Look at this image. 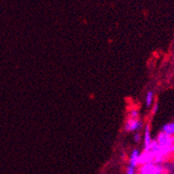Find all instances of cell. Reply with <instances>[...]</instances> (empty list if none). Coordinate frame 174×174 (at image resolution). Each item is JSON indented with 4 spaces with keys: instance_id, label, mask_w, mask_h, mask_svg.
Masks as SVG:
<instances>
[{
    "instance_id": "12",
    "label": "cell",
    "mask_w": 174,
    "mask_h": 174,
    "mask_svg": "<svg viewBox=\"0 0 174 174\" xmlns=\"http://www.w3.org/2000/svg\"><path fill=\"white\" fill-rule=\"evenodd\" d=\"M157 108H158V104H157V103H155V105H154V107H153V110H152V113H153V114L156 113V111H157Z\"/></svg>"
},
{
    "instance_id": "10",
    "label": "cell",
    "mask_w": 174,
    "mask_h": 174,
    "mask_svg": "<svg viewBox=\"0 0 174 174\" xmlns=\"http://www.w3.org/2000/svg\"><path fill=\"white\" fill-rule=\"evenodd\" d=\"M125 174H136L135 172V168L131 167L130 165H128L126 168V173Z\"/></svg>"
},
{
    "instance_id": "5",
    "label": "cell",
    "mask_w": 174,
    "mask_h": 174,
    "mask_svg": "<svg viewBox=\"0 0 174 174\" xmlns=\"http://www.w3.org/2000/svg\"><path fill=\"white\" fill-rule=\"evenodd\" d=\"M139 159H140V152L138 149H134L130 155L129 158V165L133 168H136L139 165Z\"/></svg>"
},
{
    "instance_id": "3",
    "label": "cell",
    "mask_w": 174,
    "mask_h": 174,
    "mask_svg": "<svg viewBox=\"0 0 174 174\" xmlns=\"http://www.w3.org/2000/svg\"><path fill=\"white\" fill-rule=\"evenodd\" d=\"M156 164L155 163H148L140 166V174H153L156 169Z\"/></svg>"
},
{
    "instance_id": "8",
    "label": "cell",
    "mask_w": 174,
    "mask_h": 174,
    "mask_svg": "<svg viewBox=\"0 0 174 174\" xmlns=\"http://www.w3.org/2000/svg\"><path fill=\"white\" fill-rule=\"evenodd\" d=\"M140 113L138 109H131L128 114V118L129 119H139Z\"/></svg>"
},
{
    "instance_id": "11",
    "label": "cell",
    "mask_w": 174,
    "mask_h": 174,
    "mask_svg": "<svg viewBox=\"0 0 174 174\" xmlns=\"http://www.w3.org/2000/svg\"><path fill=\"white\" fill-rule=\"evenodd\" d=\"M141 137V135H140V133H139V132H137L136 134L134 135V140L136 141V142H140V138Z\"/></svg>"
},
{
    "instance_id": "6",
    "label": "cell",
    "mask_w": 174,
    "mask_h": 174,
    "mask_svg": "<svg viewBox=\"0 0 174 174\" xmlns=\"http://www.w3.org/2000/svg\"><path fill=\"white\" fill-rule=\"evenodd\" d=\"M163 132L167 135H170V136L174 135V123H170V124H166L165 125H163Z\"/></svg>"
},
{
    "instance_id": "4",
    "label": "cell",
    "mask_w": 174,
    "mask_h": 174,
    "mask_svg": "<svg viewBox=\"0 0 174 174\" xmlns=\"http://www.w3.org/2000/svg\"><path fill=\"white\" fill-rule=\"evenodd\" d=\"M151 142H152V139L150 134V126L149 124H147L145 126V132H144V151H149Z\"/></svg>"
},
{
    "instance_id": "1",
    "label": "cell",
    "mask_w": 174,
    "mask_h": 174,
    "mask_svg": "<svg viewBox=\"0 0 174 174\" xmlns=\"http://www.w3.org/2000/svg\"><path fill=\"white\" fill-rule=\"evenodd\" d=\"M156 141L158 143L163 154L164 155H168L174 151V137L167 135L163 131L159 133Z\"/></svg>"
},
{
    "instance_id": "9",
    "label": "cell",
    "mask_w": 174,
    "mask_h": 174,
    "mask_svg": "<svg viewBox=\"0 0 174 174\" xmlns=\"http://www.w3.org/2000/svg\"><path fill=\"white\" fill-rule=\"evenodd\" d=\"M163 167L160 164H156V169L153 174H163Z\"/></svg>"
},
{
    "instance_id": "7",
    "label": "cell",
    "mask_w": 174,
    "mask_h": 174,
    "mask_svg": "<svg viewBox=\"0 0 174 174\" xmlns=\"http://www.w3.org/2000/svg\"><path fill=\"white\" fill-rule=\"evenodd\" d=\"M153 100H154V93L152 91H149L146 95V106L150 107L153 103Z\"/></svg>"
},
{
    "instance_id": "2",
    "label": "cell",
    "mask_w": 174,
    "mask_h": 174,
    "mask_svg": "<svg viewBox=\"0 0 174 174\" xmlns=\"http://www.w3.org/2000/svg\"><path fill=\"white\" fill-rule=\"evenodd\" d=\"M143 124L140 119H127L124 124V130L126 131H135L142 128Z\"/></svg>"
}]
</instances>
